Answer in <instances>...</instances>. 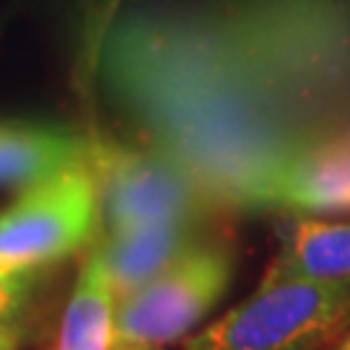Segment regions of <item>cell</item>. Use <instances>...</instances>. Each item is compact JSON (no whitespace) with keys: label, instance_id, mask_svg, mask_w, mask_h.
<instances>
[{"label":"cell","instance_id":"obj_6","mask_svg":"<svg viewBox=\"0 0 350 350\" xmlns=\"http://www.w3.org/2000/svg\"><path fill=\"white\" fill-rule=\"evenodd\" d=\"M198 241L200 239L195 237L192 218H185L109 234L94 252L120 301L135 293L156 275H161Z\"/></svg>","mask_w":350,"mask_h":350},{"label":"cell","instance_id":"obj_3","mask_svg":"<svg viewBox=\"0 0 350 350\" xmlns=\"http://www.w3.org/2000/svg\"><path fill=\"white\" fill-rule=\"evenodd\" d=\"M99 221L88 163L42 179L0 215V280L34 273L83 247Z\"/></svg>","mask_w":350,"mask_h":350},{"label":"cell","instance_id":"obj_8","mask_svg":"<svg viewBox=\"0 0 350 350\" xmlns=\"http://www.w3.org/2000/svg\"><path fill=\"white\" fill-rule=\"evenodd\" d=\"M86 143L65 130L0 125V187H31L86 161Z\"/></svg>","mask_w":350,"mask_h":350},{"label":"cell","instance_id":"obj_10","mask_svg":"<svg viewBox=\"0 0 350 350\" xmlns=\"http://www.w3.org/2000/svg\"><path fill=\"white\" fill-rule=\"evenodd\" d=\"M29 286H31V273L0 280V322H8L16 317L18 306L29 296Z\"/></svg>","mask_w":350,"mask_h":350},{"label":"cell","instance_id":"obj_4","mask_svg":"<svg viewBox=\"0 0 350 350\" xmlns=\"http://www.w3.org/2000/svg\"><path fill=\"white\" fill-rule=\"evenodd\" d=\"M86 163L109 234L185 221L200 208L192 174L161 153L99 146L86 150Z\"/></svg>","mask_w":350,"mask_h":350},{"label":"cell","instance_id":"obj_7","mask_svg":"<svg viewBox=\"0 0 350 350\" xmlns=\"http://www.w3.org/2000/svg\"><path fill=\"white\" fill-rule=\"evenodd\" d=\"M350 278V224L301 218L283 237L262 283Z\"/></svg>","mask_w":350,"mask_h":350},{"label":"cell","instance_id":"obj_2","mask_svg":"<svg viewBox=\"0 0 350 350\" xmlns=\"http://www.w3.org/2000/svg\"><path fill=\"white\" fill-rule=\"evenodd\" d=\"M231 273V252L198 241L161 275L117 301L114 345L122 350H161L185 338L224 299Z\"/></svg>","mask_w":350,"mask_h":350},{"label":"cell","instance_id":"obj_1","mask_svg":"<svg viewBox=\"0 0 350 350\" xmlns=\"http://www.w3.org/2000/svg\"><path fill=\"white\" fill-rule=\"evenodd\" d=\"M350 329V278L260 283L185 350H322Z\"/></svg>","mask_w":350,"mask_h":350},{"label":"cell","instance_id":"obj_9","mask_svg":"<svg viewBox=\"0 0 350 350\" xmlns=\"http://www.w3.org/2000/svg\"><path fill=\"white\" fill-rule=\"evenodd\" d=\"M114 296L109 278L101 267L96 252L88 254L70 301L65 306L63 325L55 350H114Z\"/></svg>","mask_w":350,"mask_h":350},{"label":"cell","instance_id":"obj_5","mask_svg":"<svg viewBox=\"0 0 350 350\" xmlns=\"http://www.w3.org/2000/svg\"><path fill=\"white\" fill-rule=\"evenodd\" d=\"M234 200L299 213H350V146L291 150L265 163Z\"/></svg>","mask_w":350,"mask_h":350},{"label":"cell","instance_id":"obj_12","mask_svg":"<svg viewBox=\"0 0 350 350\" xmlns=\"http://www.w3.org/2000/svg\"><path fill=\"white\" fill-rule=\"evenodd\" d=\"M327 350H350V329H345V332H342V338H340L335 345H329Z\"/></svg>","mask_w":350,"mask_h":350},{"label":"cell","instance_id":"obj_11","mask_svg":"<svg viewBox=\"0 0 350 350\" xmlns=\"http://www.w3.org/2000/svg\"><path fill=\"white\" fill-rule=\"evenodd\" d=\"M21 342V327L16 319L0 322V350H16Z\"/></svg>","mask_w":350,"mask_h":350}]
</instances>
